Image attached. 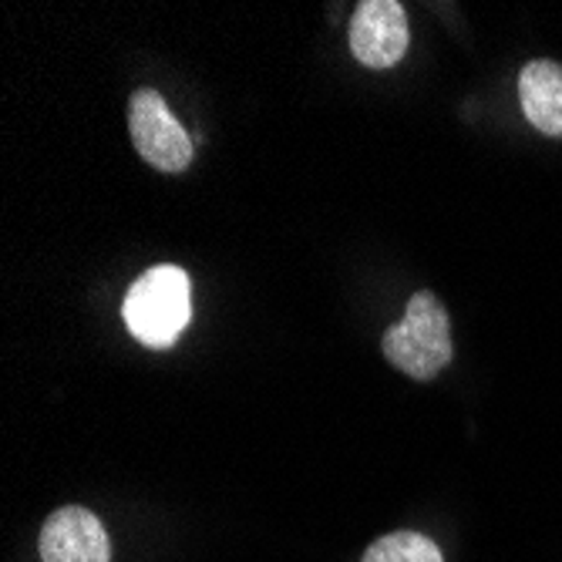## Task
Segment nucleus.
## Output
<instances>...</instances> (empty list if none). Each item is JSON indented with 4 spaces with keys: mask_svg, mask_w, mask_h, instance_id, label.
I'll return each mask as SVG.
<instances>
[{
    "mask_svg": "<svg viewBox=\"0 0 562 562\" xmlns=\"http://www.w3.org/2000/svg\"><path fill=\"white\" fill-rule=\"evenodd\" d=\"M381 350L387 364L415 381H431L451 364V321L441 300L431 290H418L407 300V314L401 324L387 327Z\"/></svg>",
    "mask_w": 562,
    "mask_h": 562,
    "instance_id": "f257e3e1",
    "label": "nucleus"
},
{
    "mask_svg": "<svg viewBox=\"0 0 562 562\" xmlns=\"http://www.w3.org/2000/svg\"><path fill=\"white\" fill-rule=\"evenodd\" d=\"M125 324L145 347H172L189 324V277L179 267H151L125 293Z\"/></svg>",
    "mask_w": 562,
    "mask_h": 562,
    "instance_id": "f03ea898",
    "label": "nucleus"
},
{
    "mask_svg": "<svg viewBox=\"0 0 562 562\" xmlns=\"http://www.w3.org/2000/svg\"><path fill=\"white\" fill-rule=\"evenodd\" d=\"M128 132L138 156L159 172H186L192 166V138L169 112L166 98L151 88H138L128 101Z\"/></svg>",
    "mask_w": 562,
    "mask_h": 562,
    "instance_id": "7ed1b4c3",
    "label": "nucleus"
},
{
    "mask_svg": "<svg viewBox=\"0 0 562 562\" xmlns=\"http://www.w3.org/2000/svg\"><path fill=\"white\" fill-rule=\"evenodd\" d=\"M350 50L364 68H394L407 50V14L397 0H364L350 21Z\"/></svg>",
    "mask_w": 562,
    "mask_h": 562,
    "instance_id": "20e7f679",
    "label": "nucleus"
},
{
    "mask_svg": "<svg viewBox=\"0 0 562 562\" xmlns=\"http://www.w3.org/2000/svg\"><path fill=\"white\" fill-rule=\"evenodd\" d=\"M44 562H112V542L101 519L81 505L50 513L41 529Z\"/></svg>",
    "mask_w": 562,
    "mask_h": 562,
    "instance_id": "39448f33",
    "label": "nucleus"
},
{
    "mask_svg": "<svg viewBox=\"0 0 562 562\" xmlns=\"http://www.w3.org/2000/svg\"><path fill=\"white\" fill-rule=\"evenodd\" d=\"M519 98L526 119L542 135H562V65L529 61L519 75Z\"/></svg>",
    "mask_w": 562,
    "mask_h": 562,
    "instance_id": "423d86ee",
    "label": "nucleus"
},
{
    "mask_svg": "<svg viewBox=\"0 0 562 562\" xmlns=\"http://www.w3.org/2000/svg\"><path fill=\"white\" fill-rule=\"evenodd\" d=\"M361 562H445L441 549L422 532H391L364 552Z\"/></svg>",
    "mask_w": 562,
    "mask_h": 562,
    "instance_id": "0eeeda50",
    "label": "nucleus"
}]
</instances>
